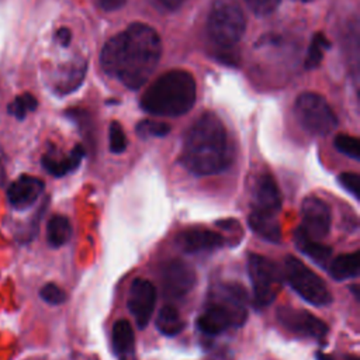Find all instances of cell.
<instances>
[{
  "label": "cell",
  "mask_w": 360,
  "mask_h": 360,
  "mask_svg": "<svg viewBox=\"0 0 360 360\" xmlns=\"http://www.w3.org/2000/svg\"><path fill=\"white\" fill-rule=\"evenodd\" d=\"M160 53L159 34L149 25L134 22L107 41L100 62L107 75L129 89H139L153 73Z\"/></svg>",
  "instance_id": "obj_1"
},
{
  "label": "cell",
  "mask_w": 360,
  "mask_h": 360,
  "mask_svg": "<svg viewBox=\"0 0 360 360\" xmlns=\"http://www.w3.org/2000/svg\"><path fill=\"white\" fill-rule=\"evenodd\" d=\"M180 163L195 176L221 173L231 163L228 135L221 120L205 112L188 128L184 136Z\"/></svg>",
  "instance_id": "obj_2"
},
{
  "label": "cell",
  "mask_w": 360,
  "mask_h": 360,
  "mask_svg": "<svg viewBox=\"0 0 360 360\" xmlns=\"http://www.w3.org/2000/svg\"><path fill=\"white\" fill-rule=\"evenodd\" d=\"M195 101V80L184 70L160 75L143 93L141 107L153 115L179 117L186 114Z\"/></svg>",
  "instance_id": "obj_3"
},
{
  "label": "cell",
  "mask_w": 360,
  "mask_h": 360,
  "mask_svg": "<svg viewBox=\"0 0 360 360\" xmlns=\"http://www.w3.org/2000/svg\"><path fill=\"white\" fill-rule=\"evenodd\" d=\"M246 292L239 284L221 285L197 319V326L205 335H219L229 328H238L248 318Z\"/></svg>",
  "instance_id": "obj_4"
},
{
  "label": "cell",
  "mask_w": 360,
  "mask_h": 360,
  "mask_svg": "<svg viewBox=\"0 0 360 360\" xmlns=\"http://www.w3.org/2000/svg\"><path fill=\"white\" fill-rule=\"evenodd\" d=\"M245 15L235 0H215L208 17V35L222 51H229L242 38Z\"/></svg>",
  "instance_id": "obj_5"
},
{
  "label": "cell",
  "mask_w": 360,
  "mask_h": 360,
  "mask_svg": "<svg viewBox=\"0 0 360 360\" xmlns=\"http://www.w3.org/2000/svg\"><path fill=\"white\" fill-rule=\"evenodd\" d=\"M284 276L291 288L311 305L326 307L332 302V294L326 283L300 259L285 257Z\"/></svg>",
  "instance_id": "obj_6"
},
{
  "label": "cell",
  "mask_w": 360,
  "mask_h": 360,
  "mask_svg": "<svg viewBox=\"0 0 360 360\" xmlns=\"http://www.w3.org/2000/svg\"><path fill=\"white\" fill-rule=\"evenodd\" d=\"M294 114L300 125L311 135L323 136L338 127V118L328 101L312 91L302 93L297 98Z\"/></svg>",
  "instance_id": "obj_7"
},
{
  "label": "cell",
  "mask_w": 360,
  "mask_h": 360,
  "mask_svg": "<svg viewBox=\"0 0 360 360\" xmlns=\"http://www.w3.org/2000/svg\"><path fill=\"white\" fill-rule=\"evenodd\" d=\"M248 271L253 288L255 307H269L281 290L280 269L273 260L252 253L248 259Z\"/></svg>",
  "instance_id": "obj_8"
},
{
  "label": "cell",
  "mask_w": 360,
  "mask_h": 360,
  "mask_svg": "<svg viewBox=\"0 0 360 360\" xmlns=\"http://www.w3.org/2000/svg\"><path fill=\"white\" fill-rule=\"evenodd\" d=\"M277 321L285 330L300 338L323 339L328 335V325L305 309L281 307L277 311Z\"/></svg>",
  "instance_id": "obj_9"
},
{
  "label": "cell",
  "mask_w": 360,
  "mask_h": 360,
  "mask_svg": "<svg viewBox=\"0 0 360 360\" xmlns=\"http://www.w3.org/2000/svg\"><path fill=\"white\" fill-rule=\"evenodd\" d=\"M195 285V271L191 264L180 259L169 260L162 269V288L166 298L186 297Z\"/></svg>",
  "instance_id": "obj_10"
},
{
  "label": "cell",
  "mask_w": 360,
  "mask_h": 360,
  "mask_svg": "<svg viewBox=\"0 0 360 360\" xmlns=\"http://www.w3.org/2000/svg\"><path fill=\"white\" fill-rule=\"evenodd\" d=\"M302 229L315 240H321L329 235L332 214L329 205L315 195H308L301 204Z\"/></svg>",
  "instance_id": "obj_11"
},
{
  "label": "cell",
  "mask_w": 360,
  "mask_h": 360,
  "mask_svg": "<svg viewBox=\"0 0 360 360\" xmlns=\"http://www.w3.org/2000/svg\"><path fill=\"white\" fill-rule=\"evenodd\" d=\"M156 304V288L146 278H135L129 288L128 309L139 329H143L153 314Z\"/></svg>",
  "instance_id": "obj_12"
},
{
  "label": "cell",
  "mask_w": 360,
  "mask_h": 360,
  "mask_svg": "<svg viewBox=\"0 0 360 360\" xmlns=\"http://www.w3.org/2000/svg\"><path fill=\"white\" fill-rule=\"evenodd\" d=\"M281 193L271 174H262L253 191V211L277 215L281 208Z\"/></svg>",
  "instance_id": "obj_13"
},
{
  "label": "cell",
  "mask_w": 360,
  "mask_h": 360,
  "mask_svg": "<svg viewBox=\"0 0 360 360\" xmlns=\"http://www.w3.org/2000/svg\"><path fill=\"white\" fill-rule=\"evenodd\" d=\"M44 191V181L38 177L22 174L13 181L7 190V197L14 208L22 210L32 205Z\"/></svg>",
  "instance_id": "obj_14"
},
{
  "label": "cell",
  "mask_w": 360,
  "mask_h": 360,
  "mask_svg": "<svg viewBox=\"0 0 360 360\" xmlns=\"http://www.w3.org/2000/svg\"><path fill=\"white\" fill-rule=\"evenodd\" d=\"M177 245L186 253L211 252L222 248L225 239L222 235L208 229H188L179 235Z\"/></svg>",
  "instance_id": "obj_15"
},
{
  "label": "cell",
  "mask_w": 360,
  "mask_h": 360,
  "mask_svg": "<svg viewBox=\"0 0 360 360\" xmlns=\"http://www.w3.org/2000/svg\"><path fill=\"white\" fill-rule=\"evenodd\" d=\"M84 156V148L82 145H76L68 156H55L52 153H46L42 156V166L44 169L55 177L65 176L73 172L82 162Z\"/></svg>",
  "instance_id": "obj_16"
},
{
  "label": "cell",
  "mask_w": 360,
  "mask_h": 360,
  "mask_svg": "<svg viewBox=\"0 0 360 360\" xmlns=\"http://www.w3.org/2000/svg\"><path fill=\"white\" fill-rule=\"evenodd\" d=\"M294 242L297 245V248L305 255L308 256L314 263L326 267L329 264L330 256H332V249L315 239H312L311 236L307 235V232L300 226L295 232H294Z\"/></svg>",
  "instance_id": "obj_17"
},
{
  "label": "cell",
  "mask_w": 360,
  "mask_h": 360,
  "mask_svg": "<svg viewBox=\"0 0 360 360\" xmlns=\"http://www.w3.org/2000/svg\"><path fill=\"white\" fill-rule=\"evenodd\" d=\"M248 222L252 231L262 239L271 243H278L281 240V228L278 221L276 219V215L252 210Z\"/></svg>",
  "instance_id": "obj_18"
},
{
  "label": "cell",
  "mask_w": 360,
  "mask_h": 360,
  "mask_svg": "<svg viewBox=\"0 0 360 360\" xmlns=\"http://www.w3.org/2000/svg\"><path fill=\"white\" fill-rule=\"evenodd\" d=\"M111 340H112L114 353L118 357L125 359V357L131 356L134 353V347H135V336H134L132 325L125 319L117 321L112 326Z\"/></svg>",
  "instance_id": "obj_19"
},
{
  "label": "cell",
  "mask_w": 360,
  "mask_h": 360,
  "mask_svg": "<svg viewBox=\"0 0 360 360\" xmlns=\"http://www.w3.org/2000/svg\"><path fill=\"white\" fill-rule=\"evenodd\" d=\"M326 267H328L330 277L338 281H343V280L356 277L360 271L359 252L340 255L336 259H333L332 262H329V264Z\"/></svg>",
  "instance_id": "obj_20"
},
{
  "label": "cell",
  "mask_w": 360,
  "mask_h": 360,
  "mask_svg": "<svg viewBox=\"0 0 360 360\" xmlns=\"http://www.w3.org/2000/svg\"><path fill=\"white\" fill-rule=\"evenodd\" d=\"M72 236L70 221L65 215H52L46 225V240L52 248H60Z\"/></svg>",
  "instance_id": "obj_21"
},
{
  "label": "cell",
  "mask_w": 360,
  "mask_h": 360,
  "mask_svg": "<svg viewBox=\"0 0 360 360\" xmlns=\"http://www.w3.org/2000/svg\"><path fill=\"white\" fill-rule=\"evenodd\" d=\"M156 328L165 336H176L184 329V321L174 307L165 305L158 314Z\"/></svg>",
  "instance_id": "obj_22"
},
{
  "label": "cell",
  "mask_w": 360,
  "mask_h": 360,
  "mask_svg": "<svg viewBox=\"0 0 360 360\" xmlns=\"http://www.w3.org/2000/svg\"><path fill=\"white\" fill-rule=\"evenodd\" d=\"M86 73V63L82 65H75L72 66L58 82V84L55 86L56 91H59L60 94H66L73 91L75 89H77L80 86V83L83 82Z\"/></svg>",
  "instance_id": "obj_23"
},
{
  "label": "cell",
  "mask_w": 360,
  "mask_h": 360,
  "mask_svg": "<svg viewBox=\"0 0 360 360\" xmlns=\"http://www.w3.org/2000/svg\"><path fill=\"white\" fill-rule=\"evenodd\" d=\"M38 107V100L35 98V96H32L31 93H22L20 96H17L8 105H7V112L13 117H15L17 120H24L25 115L30 111H35Z\"/></svg>",
  "instance_id": "obj_24"
},
{
  "label": "cell",
  "mask_w": 360,
  "mask_h": 360,
  "mask_svg": "<svg viewBox=\"0 0 360 360\" xmlns=\"http://www.w3.org/2000/svg\"><path fill=\"white\" fill-rule=\"evenodd\" d=\"M329 46H330V42L328 41V38L322 32L315 34L311 44H309V48H308V53H307V59H305V68L307 69L318 68V65L321 63V60L323 58V49H328Z\"/></svg>",
  "instance_id": "obj_25"
},
{
  "label": "cell",
  "mask_w": 360,
  "mask_h": 360,
  "mask_svg": "<svg viewBox=\"0 0 360 360\" xmlns=\"http://www.w3.org/2000/svg\"><path fill=\"white\" fill-rule=\"evenodd\" d=\"M333 145L340 153H343L354 160L360 159V145H359L357 138L346 135V134H340L335 138Z\"/></svg>",
  "instance_id": "obj_26"
},
{
  "label": "cell",
  "mask_w": 360,
  "mask_h": 360,
  "mask_svg": "<svg viewBox=\"0 0 360 360\" xmlns=\"http://www.w3.org/2000/svg\"><path fill=\"white\" fill-rule=\"evenodd\" d=\"M136 132L142 138H149V136L162 138V136H166L170 132V127L166 122L143 120L136 125Z\"/></svg>",
  "instance_id": "obj_27"
},
{
  "label": "cell",
  "mask_w": 360,
  "mask_h": 360,
  "mask_svg": "<svg viewBox=\"0 0 360 360\" xmlns=\"http://www.w3.org/2000/svg\"><path fill=\"white\" fill-rule=\"evenodd\" d=\"M127 149V136L117 121L110 124V150L112 153H122Z\"/></svg>",
  "instance_id": "obj_28"
},
{
  "label": "cell",
  "mask_w": 360,
  "mask_h": 360,
  "mask_svg": "<svg viewBox=\"0 0 360 360\" xmlns=\"http://www.w3.org/2000/svg\"><path fill=\"white\" fill-rule=\"evenodd\" d=\"M41 298L51 305H60L66 301V292L56 284L48 283L39 291Z\"/></svg>",
  "instance_id": "obj_29"
},
{
  "label": "cell",
  "mask_w": 360,
  "mask_h": 360,
  "mask_svg": "<svg viewBox=\"0 0 360 360\" xmlns=\"http://www.w3.org/2000/svg\"><path fill=\"white\" fill-rule=\"evenodd\" d=\"M339 183L354 198L357 200L360 198V176L357 173H349V172L342 173L339 176Z\"/></svg>",
  "instance_id": "obj_30"
},
{
  "label": "cell",
  "mask_w": 360,
  "mask_h": 360,
  "mask_svg": "<svg viewBox=\"0 0 360 360\" xmlns=\"http://www.w3.org/2000/svg\"><path fill=\"white\" fill-rule=\"evenodd\" d=\"M245 1L249 6V8L256 15H260V17L271 14L280 3V0H245Z\"/></svg>",
  "instance_id": "obj_31"
},
{
  "label": "cell",
  "mask_w": 360,
  "mask_h": 360,
  "mask_svg": "<svg viewBox=\"0 0 360 360\" xmlns=\"http://www.w3.org/2000/svg\"><path fill=\"white\" fill-rule=\"evenodd\" d=\"M55 38L56 41L62 45V46H68L70 44V39H72V34H70V30H68L66 27H62L56 31L55 34Z\"/></svg>",
  "instance_id": "obj_32"
},
{
  "label": "cell",
  "mask_w": 360,
  "mask_h": 360,
  "mask_svg": "<svg viewBox=\"0 0 360 360\" xmlns=\"http://www.w3.org/2000/svg\"><path fill=\"white\" fill-rule=\"evenodd\" d=\"M125 1H127V0H98L101 8L105 10V11L117 10V8H120Z\"/></svg>",
  "instance_id": "obj_33"
},
{
  "label": "cell",
  "mask_w": 360,
  "mask_h": 360,
  "mask_svg": "<svg viewBox=\"0 0 360 360\" xmlns=\"http://www.w3.org/2000/svg\"><path fill=\"white\" fill-rule=\"evenodd\" d=\"M165 7H167V8H177L180 4H183L184 3V0H159Z\"/></svg>",
  "instance_id": "obj_34"
},
{
  "label": "cell",
  "mask_w": 360,
  "mask_h": 360,
  "mask_svg": "<svg viewBox=\"0 0 360 360\" xmlns=\"http://www.w3.org/2000/svg\"><path fill=\"white\" fill-rule=\"evenodd\" d=\"M316 360H335L330 354H326V353H322V352H318L316 353Z\"/></svg>",
  "instance_id": "obj_35"
},
{
  "label": "cell",
  "mask_w": 360,
  "mask_h": 360,
  "mask_svg": "<svg viewBox=\"0 0 360 360\" xmlns=\"http://www.w3.org/2000/svg\"><path fill=\"white\" fill-rule=\"evenodd\" d=\"M347 360H357L356 357H350V359H347Z\"/></svg>",
  "instance_id": "obj_36"
},
{
  "label": "cell",
  "mask_w": 360,
  "mask_h": 360,
  "mask_svg": "<svg viewBox=\"0 0 360 360\" xmlns=\"http://www.w3.org/2000/svg\"><path fill=\"white\" fill-rule=\"evenodd\" d=\"M305 1H308V0H305Z\"/></svg>",
  "instance_id": "obj_37"
}]
</instances>
